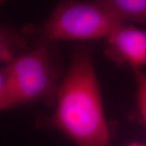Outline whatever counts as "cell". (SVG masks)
Segmentation results:
<instances>
[{"label":"cell","mask_w":146,"mask_h":146,"mask_svg":"<svg viewBox=\"0 0 146 146\" xmlns=\"http://www.w3.org/2000/svg\"><path fill=\"white\" fill-rule=\"evenodd\" d=\"M54 112L35 120L39 129H57L76 146H107L109 131L91 47L81 44L58 89Z\"/></svg>","instance_id":"obj_1"},{"label":"cell","mask_w":146,"mask_h":146,"mask_svg":"<svg viewBox=\"0 0 146 146\" xmlns=\"http://www.w3.org/2000/svg\"><path fill=\"white\" fill-rule=\"evenodd\" d=\"M7 65L10 108L37 102L54 106L64 76L56 42L35 43L32 49Z\"/></svg>","instance_id":"obj_2"},{"label":"cell","mask_w":146,"mask_h":146,"mask_svg":"<svg viewBox=\"0 0 146 146\" xmlns=\"http://www.w3.org/2000/svg\"><path fill=\"white\" fill-rule=\"evenodd\" d=\"M121 23L102 0L60 1L46 21L26 25L21 32L33 43L107 38Z\"/></svg>","instance_id":"obj_3"},{"label":"cell","mask_w":146,"mask_h":146,"mask_svg":"<svg viewBox=\"0 0 146 146\" xmlns=\"http://www.w3.org/2000/svg\"><path fill=\"white\" fill-rule=\"evenodd\" d=\"M106 57L133 69L146 66V31L129 23H120L106 38Z\"/></svg>","instance_id":"obj_4"},{"label":"cell","mask_w":146,"mask_h":146,"mask_svg":"<svg viewBox=\"0 0 146 146\" xmlns=\"http://www.w3.org/2000/svg\"><path fill=\"white\" fill-rule=\"evenodd\" d=\"M29 41L14 27L0 25V62L8 64L30 49Z\"/></svg>","instance_id":"obj_5"},{"label":"cell","mask_w":146,"mask_h":146,"mask_svg":"<svg viewBox=\"0 0 146 146\" xmlns=\"http://www.w3.org/2000/svg\"><path fill=\"white\" fill-rule=\"evenodd\" d=\"M121 23L146 25V0H102Z\"/></svg>","instance_id":"obj_6"},{"label":"cell","mask_w":146,"mask_h":146,"mask_svg":"<svg viewBox=\"0 0 146 146\" xmlns=\"http://www.w3.org/2000/svg\"><path fill=\"white\" fill-rule=\"evenodd\" d=\"M137 89L139 111L146 125V73L141 68L133 69Z\"/></svg>","instance_id":"obj_7"},{"label":"cell","mask_w":146,"mask_h":146,"mask_svg":"<svg viewBox=\"0 0 146 146\" xmlns=\"http://www.w3.org/2000/svg\"><path fill=\"white\" fill-rule=\"evenodd\" d=\"M10 108L8 66L0 67V112Z\"/></svg>","instance_id":"obj_8"},{"label":"cell","mask_w":146,"mask_h":146,"mask_svg":"<svg viewBox=\"0 0 146 146\" xmlns=\"http://www.w3.org/2000/svg\"><path fill=\"white\" fill-rule=\"evenodd\" d=\"M127 146H146V145H144V144H141V143H135L130 144V145H127Z\"/></svg>","instance_id":"obj_9"}]
</instances>
